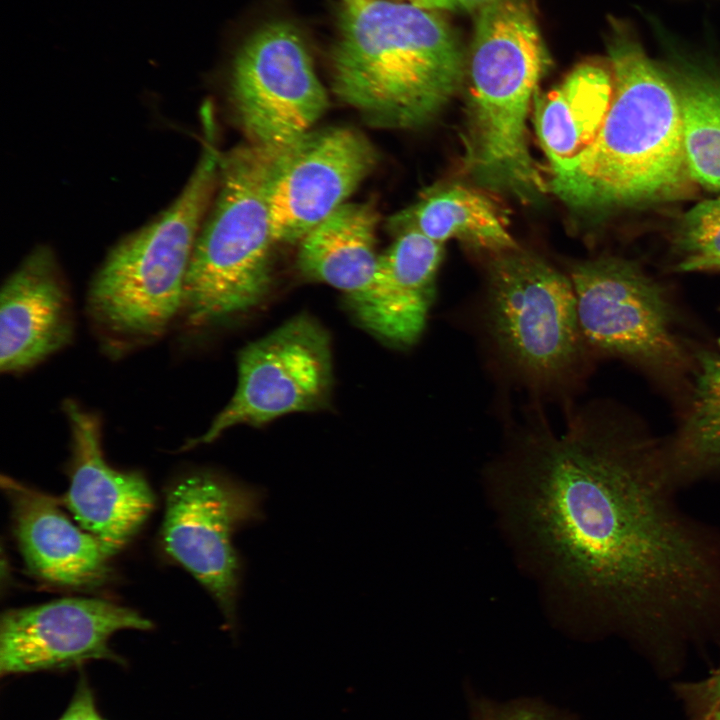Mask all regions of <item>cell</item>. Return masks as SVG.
Instances as JSON below:
<instances>
[{"label":"cell","mask_w":720,"mask_h":720,"mask_svg":"<svg viewBox=\"0 0 720 720\" xmlns=\"http://www.w3.org/2000/svg\"><path fill=\"white\" fill-rule=\"evenodd\" d=\"M535 432L517 510L597 626L656 657L720 640V531L678 503L665 447L584 418Z\"/></svg>","instance_id":"cell-1"},{"label":"cell","mask_w":720,"mask_h":720,"mask_svg":"<svg viewBox=\"0 0 720 720\" xmlns=\"http://www.w3.org/2000/svg\"><path fill=\"white\" fill-rule=\"evenodd\" d=\"M608 53L614 89L605 118L583 151L549 164V192L585 211L677 198L693 180L673 80L622 23L613 25Z\"/></svg>","instance_id":"cell-2"},{"label":"cell","mask_w":720,"mask_h":720,"mask_svg":"<svg viewBox=\"0 0 720 720\" xmlns=\"http://www.w3.org/2000/svg\"><path fill=\"white\" fill-rule=\"evenodd\" d=\"M462 44L434 10L396 0H342L330 54L334 94L368 124L433 120L466 74Z\"/></svg>","instance_id":"cell-3"},{"label":"cell","mask_w":720,"mask_h":720,"mask_svg":"<svg viewBox=\"0 0 720 720\" xmlns=\"http://www.w3.org/2000/svg\"><path fill=\"white\" fill-rule=\"evenodd\" d=\"M201 156L176 199L107 254L88 291L90 315L106 333L130 340L160 336L182 312L193 249L217 190L221 154L206 112Z\"/></svg>","instance_id":"cell-4"},{"label":"cell","mask_w":720,"mask_h":720,"mask_svg":"<svg viewBox=\"0 0 720 720\" xmlns=\"http://www.w3.org/2000/svg\"><path fill=\"white\" fill-rule=\"evenodd\" d=\"M276 155L250 143L221 154L217 195L186 276L182 312L192 326L246 311L270 288L274 241L266 184Z\"/></svg>","instance_id":"cell-5"},{"label":"cell","mask_w":720,"mask_h":720,"mask_svg":"<svg viewBox=\"0 0 720 720\" xmlns=\"http://www.w3.org/2000/svg\"><path fill=\"white\" fill-rule=\"evenodd\" d=\"M492 256L485 315L497 350L529 382L561 384L584 342L569 276L520 248Z\"/></svg>","instance_id":"cell-6"},{"label":"cell","mask_w":720,"mask_h":720,"mask_svg":"<svg viewBox=\"0 0 720 720\" xmlns=\"http://www.w3.org/2000/svg\"><path fill=\"white\" fill-rule=\"evenodd\" d=\"M230 97L248 143L279 153L329 106L302 32L287 20L257 28L232 63Z\"/></svg>","instance_id":"cell-7"},{"label":"cell","mask_w":720,"mask_h":720,"mask_svg":"<svg viewBox=\"0 0 720 720\" xmlns=\"http://www.w3.org/2000/svg\"><path fill=\"white\" fill-rule=\"evenodd\" d=\"M262 500L260 490L208 471L182 477L166 496L164 549L212 595L232 631L242 569L233 537L263 517Z\"/></svg>","instance_id":"cell-8"},{"label":"cell","mask_w":720,"mask_h":720,"mask_svg":"<svg viewBox=\"0 0 720 720\" xmlns=\"http://www.w3.org/2000/svg\"><path fill=\"white\" fill-rule=\"evenodd\" d=\"M332 379L327 332L310 316H295L241 350L234 395L186 448L210 443L236 425L260 426L286 414L324 408Z\"/></svg>","instance_id":"cell-9"},{"label":"cell","mask_w":720,"mask_h":720,"mask_svg":"<svg viewBox=\"0 0 720 720\" xmlns=\"http://www.w3.org/2000/svg\"><path fill=\"white\" fill-rule=\"evenodd\" d=\"M378 161L374 144L348 126L313 128L280 151L266 184L274 243L300 242L348 202Z\"/></svg>","instance_id":"cell-10"},{"label":"cell","mask_w":720,"mask_h":720,"mask_svg":"<svg viewBox=\"0 0 720 720\" xmlns=\"http://www.w3.org/2000/svg\"><path fill=\"white\" fill-rule=\"evenodd\" d=\"M569 278L584 342L654 365L681 360L664 290L636 263L600 257L573 265Z\"/></svg>","instance_id":"cell-11"},{"label":"cell","mask_w":720,"mask_h":720,"mask_svg":"<svg viewBox=\"0 0 720 720\" xmlns=\"http://www.w3.org/2000/svg\"><path fill=\"white\" fill-rule=\"evenodd\" d=\"M151 627L136 611L102 599L63 598L11 609L1 617L0 675L66 671L92 660L125 665L110 648L111 637Z\"/></svg>","instance_id":"cell-12"},{"label":"cell","mask_w":720,"mask_h":720,"mask_svg":"<svg viewBox=\"0 0 720 720\" xmlns=\"http://www.w3.org/2000/svg\"><path fill=\"white\" fill-rule=\"evenodd\" d=\"M64 411L72 458L63 503L79 526L118 551L147 519L154 495L140 473L116 470L106 462L96 415L72 400L65 401Z\"/></svg>","instance_id":"cell-13"},{"label":"cell","mask_w":720,"mask_h":720,"mask_svg":"<svg viewBox=\"0 0 720 720\" xmlns=\"http://www.w3.org/2000/svg\"><path fill=\"white\" fill-rule=\"evenodd\" d=\"M70 297L52 251L35 248L8 276L0 293V368L29 369L70 343Z\"/></svg>","instance_id":"cell-14"},{"label":"cell","mask_w":720,"mask_h":720,"mask_svg":"<svg viewBox=\"0 0 720 720\" xmlns=\"http://www.w3.org/2000/svg\"><path fill=\"white\" fill-rule=\"evenodd\" d=\"M10 502L14 531L28 569L40 579L61 587L89 588L110 576V559L117 550L76 526L57 500L2 477Z\"/></svg>","instance_id":"cell-15"},{"label":"cell","mask_w":720,"mask_h":720,"mask_svg":"<svg viewBox=\"0 0 720 720\" xmlns=\"http://www.w3.org/2000/svg\"><path fill=\"white\" fill-rule=\"evenodd\" d=\"M443 245L416 230L396 234L394 242L379 254L370 284L348 298L365 328L400 346L419 338L434 298Z\"/></svg>","instance_id":"cell-16"},{"label":"cell","mask_w":720,"mask_h":720,"mask_svg":"<svg viewBox=\"0 0 720 720\" xmlns=\"http://www.w3.org/2000/svg\"><path fill=\"white\" fill-rule=\"evenodd\" d=\"M379 214L373 202H346L299 242L297 268L307 279L346 293L347 299L372 281Z\"/></svg>","instance_id":"cell-17"},{"label":"cell","mask_w":720,"mask_h":720,"mask_svg":"<svg viewBox=\"0 0 720 720\" xmlns=\"http://www.w3.org/2000/svg\"><path fill=\"white\" fill-rule=\"evenodd\" d=\"M387 225L395 235L416 230L438 243L455 239L491 255L519 248L501 208L486 194L461 184L431 187Z\"/></svg>","instance_id":"cell-18"},{"label":"cell","mask_w":720,"mask_h":720,"mask_svg":"<svg viewBox=\"0 0 720 720\" xmlns=\"http://www.w3.org/2000/svg\"><path fill=\"white\" fill-rule=\"evenodd\" d=\"M614 89L611 67L576 66L551 91L534 100V125L549 164L569 160L595 138Z\"/></svg>","instance_id":"cell-19"},{"label":"cell","mask_w":720,"mask_h":720,"mask_svg":"<svg viewBox=\"0 0 720 720\" xmlns=\"http://www.w3.org/2000/svg\"><path fill=\"white\" fill-rule=\"evenodd\" d=\"M665 450L671 476L680 489L720 474V346L700 353L688 415Z\"/></svg>","instance_id":"cell-20"},{"label":"cell","mask_w":720,"mask_h":720,"mask_svg":"<svg viewBox=\"0 0 720 720\" xmlns=\"http://www.w3.org/2000/svg\"><path fill=\"white\" fill-rule=\"evenodd\" d=\"M672 80L682 112L690 176L694 183L720 190V77L689 72Z\"/></svg>","instance_id":"cell-21"},{"label":"cell","mask_w":720,"mask_h":720,"mask_svg":"<svg viewBox=\"0 0 720 720\" xmlns=\"http://www.w3.org/2000/svg\"><path fill=\"white\" fill-rule=\"evenodd\" d=\"M676 243L684 256L677 270L717 271L720 267V196L699 202L683 215Z\"/></svg>","instance_id":"cell-22"},{"label":"cell","mask_w":720,"mask_h":720,"mask_svg":"<svg viewBox=\"0 0 720 720\" xmlns=\"http://www.w3.org/2000/svg\"><path fill=\"white\" fill-rule=\"evenodd\" d=\"M471 720H571L552 706L535 699H516L497 702L474 698L471 702Z\"/></svg>","instance_id":"cell-23"},{"label":"cell","mask_w":720,"mask_h":720,"mask_svg":"<svg viewBox=\"0 0 720 720\" xmlns=\"http://www.w3.org/2000/svg\"><path fill=\"white\" fill-rule=\"evenodd\" d=\"M697 720H709L720 710V665L705 679L680 688Z\"/></svg>","instance_id":"cell-24"},{"label":"cell","mask_w":720,"mask_h":720,"mask_svg":"<svg viewBox=\"0 0 720 720\" xmlns=\"http://www.w3.org/2000/svg\"><path fill=\"white\" fill-rule=\"evenodd\" d=\"M57 720H108L100 712L85 674L80 675L67 708Z\"/></svg>","instance_id":"cell-25"},{"label":"cell","mask_w":720,"mask_h":720,"mask_svg":"<svg viewBox=\"0 0 720 720\" xmlns=\"http://www.w3.org/2000/svg\"><path fill=\"white\" fill-rule=\"evenodd\" d=\"M429 10H456L453 0H401Z\"/></svg>","instance_id":"cell-26"},{"label":"cell","mask_w":720,"mask_h":720,"mask_svg":"<svg viewBox=\"0 0 720 720\" xmlns=\"http://www.w3.org/2000/svg\"><path fill=\"white\" fill-rule=\"evenodd\" d=\"M456 8L461 10H478L490 0H453Z\"/></svg>","instance_id":"cell-27"},{"label":"cell","mask_w":720,"mask_h":720,"mask_svg":"<svg viewBox=\"0 0 720 720\" xmlns=\"http://www.w3.org/2000/svg\"><path fill=\"white\" fill-rule=\"evenodd\" d=\"M709 720H720V710L714 713Z\"/></svg>","instance_id":"cell-28"},{"label":"cell","mask_w":720,"mask_h":720,"mask_svg":"<svg viewBox=\"0 0 720 720\" xmlns=\"http://www.w3.org/2000/svg\"><path fill=\"white\" fill-rule=\"evenodd\" d=\"M717 271H720V267L717 269Z\"/></svg>","instance_id":"cell-29"}]
</instances>
